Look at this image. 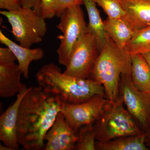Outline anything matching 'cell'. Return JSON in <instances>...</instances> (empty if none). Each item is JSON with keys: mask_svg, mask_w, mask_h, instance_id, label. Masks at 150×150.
I'll return each instance as SVG.
<instances>
[{"mask_svg": "<svg viewBox=\"0 0 150 150\" xmlns=\"http://www.w3.org/2000/svg\"><path fill=\"white\" fill-rule=\"evenodd\" d=\"M94 125L96 130V140L99 142L145 133L124 108L119 95L116 100L110 103Z\"/></svg>", "mask_w": 150, "mask_h": 150, "instance_id": "4", "label": "cell"}, {"mask_svg": "<svg viewBox=\"0 0 150 150\" xmlns=\"http://www.w3.org/2000/svg\"><path fill=\"white\" fill-rule=\"evenodd\" d=\"M125 49L131 56L150 51V25L134 32Z\"/></svg>", "mask_w": 150, "mask_h": 150, "instance_id": "19", "label": "cell"}, {"mask_svg": "<svg viewBox=\"0 0 150 150\" xmlns=\"http://www.w3.org/2000/svg\"><path fill=\"white\" fill-rule=\"evenodd\" d=\"M125 14L122 18L134 31L150 25V0H119Z\"/></svg>", "mask_w": 150, "mask_h": 150, "instance_id": "12", "label": "cell"}, {"mask_svg": "<svg viewBox=\"0 0 150 150\" xmlns=\"http://www.w3.org/2000/svg\"><path fill=\"white\" fill-rule=\"evenodd\" d=\"M21 71L15 63L0 64V96L9 98L22 89Z\"/></svg>", "mask_w": 150, "mask_h": 150, "instance_id": "14", "label": "cell"}, {"mask_svg": "<svg viewBox=\"0 0 150 150\" xmlns=\"http://www.w3.org/2000/svg\"><path fill=\"white\" fill-rule=\"evenodd\" d=\"M83 4L82 0H59L56 16L60 18L66 9L74 6Z\"/></svg>", "mask_w": 150, "mask_h": 150, "instance_id": "23", "label": "cell"}, {"mask_svg": "<svg viewBox=\"0 0 150 150\" xmlns=\"http://www.w3.org/2000/svg\"><path fill=\"white\" fill-rule=\"evenodd\" d=\"M63 101L41 87L29 88L18 110L17 136L26 150H43L44 137L62 110Z\"/></svg>", "mask_w": 150, "mask_h": 150, "instance_id": "1", "label": "cell"}, {"mask_svg": "<svg viewBox=\"0 0 150 150\" xmlns=\"http://www.w3.org/2000/svg\"><path fill=\"white\" fill-rule=\"evenodd\" d=\"M17 59L13 52L8 47L0 48V64L15 63Z\"/></svg>", "mask_w": 150, "mask_h": 150, "instance_id": "24", "label": "cell"}, {"mask_svg": "<svg viewBox=\"0 0 150 150\" xmlns=\"http://www.w3.org/2000/svg\"><path fill=\"white\" fill-rule=\"evenodd\" d=\"M104 28L114 43L121 48H125L135 31L122 18H111L108 17L103 21Z\"/></svg>", "mask_w": 150, "mask_h": 150, "instance_id": "17", "label": "cell"}, {"mask_svg": "<svg viewBox=\"0 0 150 150\" xmlns=\"http://www.w3.org/2000/svg\"><path fill=\"white\" fill-rule=\"evenodd\" d=\"M119 95L140 129L147 133L150 128V93L137 89L133 85L131 76L122 75Z\"/></svg>", "mask_w": 150, "mask_h": 150, "instance_id": "7", "label": "cell"}, {"mask_svg": "<svg viewBox=\"0 0 150 150\" xmlns=\"http://www.w3.org/2000/svg\"><path fill=\"white\" fill-rule=\"evenodd\" d=\"M0 150H12L10 148H8V147L5 146V145L0 144Z\"/></svg>", "mask_w": 150, "mask_h": 150, "instance_id": "29", "label": "cell"}, {"mask_svg": "<svg viewBox=\"0 0 150 150\" xmlns=\"http://www.w3.org/2000/svg\"><path fill=\"white\" fill-rule=\"evenodd\" d=\"M100 53L94 36L87 33L75 48L64 74L75 77L88 79Z\"/></svg>", "mask_w": 150, "mask_h": 150, "instance_id": "9", "label": "cell"}, {"mask_svg": "<svg viewBox=\"0 0 150 150\" xmlns=\"http://www.w3.org/2000/svg\"><path fill=\"white\" fill-rule=\"evenodd\" d=\"M112 101L96 95L79 104L64 102L61 112L70 127L78 133L82 126L94 124Z\"/></svg>", "mask_w": 150, "mask_h": 150, "instance_id": "8", "label": "cell"}, {"mask_svg": "<svg viewBox=\"0 0 150 150\" xmlns=\"http://www.w3.org/2000/svg\"><path fill=\"white\" fill-rule=\"evenodd\" d=\"M85 6L89 19L88 33L94 36L100 52L104 48L107 41V33L104 28L103 21L93 0H82Z\"/></svg>", "mask_w": 150, "mask_h": 150, "instance_id": "15", "label": "cell"}, {"mask_svg": "<svg viewBox=\"0 0 150 150\" xmlns=\"http://www.w3.org/2000/svg\"><path fill=\"white\" fill-rule=\"evenodd\" d=\"M131 55L118 47L107 33L106 43L88 79L102 84L108 99L115 101L119 96L121 76H131Z\"/></svg>", "mask_w": 150, "mask_h": 150, "instance_id": "3", "label": "cell"}, {"mask_svg": "<svg viewBox=\"0 0 150 150\" xmlns=\"http://www.w3.org/2000/svg\"><path fill=\"white\" fill-rule=\"evenodd\" d=\"M0 42L13 52L18 62L19 68L25 79L29 77V68L31 62L41 60L44 57L43 49H30L18 45L6 36L1 30H0Z\"/></svg>", "mask_w": 150, "mask_h": 150, "instance_id": "13", "label": "cell"}, {"mask_svg": "<svg viewBox=\"0 0 150 150\" xmlns=\"http://www.w3.org/2000/svg\"><path fill=\"white\" fill-rule=\"evenodd\" d=\"M21 7L32 8L40 15V0H19Z\"/></svg>", "mask_w": 150, "mask_h": 150, "instance_id": "26", "label": "cell"}, {"mask_svg": "<svg viewBox=\"0 0 150 150\" xmlns=\"http://www.w3.org/2000/svg\"><path fill=\"white\" fill-rule=\"evenodd\" d=\"M21 7L19 0H0V8L8 11H16Z\"/></svg>", "mask_w": 150, "mask_h": 150, "instance_id": "25", "label": "cell"}, {"mask_svg": "<svg viewBox=\"0 0 150 150\" xmlns=\"http://www.w3.org/2000/svg\"><path fill=\"white\" fill-rule=\"evenodd\" d=\"M35 78L45 92L58 97L65 103L79 104L96 95L107 98L102 84L89 79L65 74L52 63L41 67Z\"/></svg>", "mask_w": 150, "mask_h": 150, "instance_id": "2", "label": "cell"}, {"mask_svg": "<svg viewBox=\"0 0 150 150\" xmlns=\"http://www.w3.org/2000/svg\"><path fill=\"white\" fill-rule=\"evenodd\" d=\"M96 130L94 125L82 126L78 133V139L75 144L77 150H96Z\"/></svg>", "mask_w": 150, "mask_h": 150, "instance_id": "20", "label": "cell"}, {"mask_svg": "<svg viewBox=\"0 0 150 150\" xmlns=\"http://www.w3.org/2000/svg\"><path fill=\"white\" fill-rule=\"evenodd\" d=\"M142 54L150 67V51L145 52Z\"/></svg>", "mask_w": 150, "mask_h": 150, "instance_id": "27", "label": "cell"}, {"mask_svg": "<svg viewBox=\"0 0 150 150\" xmlns=\"http://www.w3.org/2000/svg\"><path fill=\"white\" fill-rule=\"evenodd\" d=\"M57 28L62 33L58 37L60 40V46L57 50L58 61L60 64L67 67L75 48L88 33L81 5L65 10L60 17Z\"/></svg>", "mask_w": 150, "mask_h": 150, "instance_id": "6", "label": "cell"}, {"mask_svg": "<svg viewBox=\"0 0 150 150\" xmlns=\"http://www.w3.org/2000/svg\"><path fill=\"white\" fill-rule=\"evenodd\" d=\"M146 144L149 149H150V128L147 132V136L146 139Z\"/></svg>", "mask_w": 150, "mask_h": 150, "instance_id": "28", "label": "cell"}, {"mask_svg": "<svg viewBox=\"0 0 150 150\" xmlns=\"http://www.w3.org/2000/svg\"><path fill=\"white\" fill-rule=\"evenodd\" d=\"M58 2L59 0H40V16L45 19L56 16Z\"/></svg>", "mask_w": 150, "mask_h": 150, "instance_id": "22", "label": "cell"}, {"mask_svg": "<svg viewBox=\"0 0 150 150\" xmlns=\"http://www.w3.org/2000/svg\"><path fill=\"white\" fill-rule=\"evenodd\" d=\"M131 56V79L135 87L150 93V67L142 54Z\"/></svg>", "mask_w": 150, "mask_h": 150, "instance_id": "18", "label": "cell"}, {"mask_svg": "<svg viewBox=\"0 0 150 150\" xmlns=\"http://www.w3.org/2000/svg\"><path fill=\"white\" fill-rule=\"evenodd\" d=\"M25 85L22 89L18 93L16 99L10 105L0 117V140L4 145L12 150L19 148L17 136V121L19 106L25 95L28 91Z\"/></svg>", "mask_w": 150, "mask_h": 150, "instance_id": "11", "label": "cell"}, {"mask_svg": "<svg viewBox=\"0 0 150 150\" xmlns=\"http://www.w3.org/2000/svg\"><path fill=\"white\" fill-rule=\"evenodd\" d=\"M147 133L138 136L119 137L107 142H96L97 150H147Z\"/></svg>", "mask_w": 150, "mask_h": 150, "instance_id": "16", "label": "cell"}, {"mask_svg": "<svg viewBox=\"0 0 150 150\" xmlns=\"http://www.w3.org/2000/svg\"><path fill=\"white\" fill-rule=\"evenodd\" d=\"M98 5L102 8L108 17L122 18L125 12L119 0H93Z\"/></svg>", "mask_w": 150, "mask_h": 150, "instance_id": "21", "label": "cell"}, {"mask_svg": "<svg viewBox=\"0 0 150 150\" xmlns=\"http://www.w3.org/2000/svg\"><path fill=\"white\" fill-rule=\"evenodd\" d=\"M12 28V33L20 45L30 48L42 42L47 30L45 19L32 8L21 7L16 11H1Z\"/></svg>", "mask_w": 150, "mask_h": 150, "instance_id": "5", "label": "cell"}, {"mask_svg": "<svg viewBox=\"0 0 150 150\" xmlns=\"http://www.w3.org/2000/svg\"><path fill=\"white\" fill-rule=\"evenodd\" d=\"M77 139L78 133L70 127L60 112L44 137L46 143L43 150H74Z\"/></svg>", "mask_w": 150, "mask_h": 150, "instance_id": "10", "label": "cell"}]
</instances>
